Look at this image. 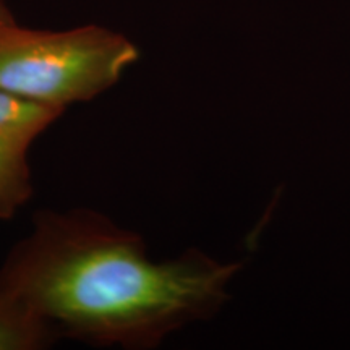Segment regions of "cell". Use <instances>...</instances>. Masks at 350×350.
Instances as JSON below:
<instances>
[{
  "label": "cell",
  "instance_id": "1",
  "mask_svg": "<svg viewBox=\"0 0 350 350\" xmlns=\"http://www.w3.org/2000/svg\"><path fill=\"white\" fill-rule=\"evenodd\" d=\"M242 266L200 250L169 260L103 214H41L0 268V292L49 329L90 344L151 349L208 319Z\"/></svg>",
  "mask_w": 350,
  "mask_h": 350
},
{
  "label": "cell",
  "instance_id": "2",
  "mask_svg": "<svg viewBox=\"0 0 350 350\" xmlns=\"http://www.w3.org/2000/svg\"><path fill=\"white\" fill-rule=\"evenodd\" d=\"M138 59L137 44L100 25L0 29V88L62 111L106 93Z\"/></svg>",
  "mask_w": 350,
  "mask_h": 350
},
{
  "label": "cell",
  "instance_id": "4",
  "mask_svg": "<svg viewBox=\"0 0 350 350\" xmlns=\"http://www.w3.org/2000/svg\"><path fill=\"white\" fill-rule=\"evenodd\" d=\"M54 336L38 317L0 292V350H36Z\"/></svg>",
  "mask_w": 350,
  "mask_h": 350
},
{
  "label": "cell",
  "instance_id": "5",
  "mask_svg": "<svg viewBox=\"0 0 350 350\" xmlns=\"http://www.w3.org/2000/svg\"><path fill=\"white\" fill-rule=\"evenodd\" d=\"M12 21H15V18H13L10 8L5 5L3 0H0V29H2L5 25L12 23Z\"/></svg>",
  "mask_w": 350,
  "mask_h": 350
},
{
  "label": "cell",
  "instance_id": "3",
  "mask_svg": "<svg viewBox=\"0 0 350 350\" xmlns=\"http://www.w3.org/2000/svg\"><path fill=\"white\" fill-rule=\"evenodd\" d=\"M62 112L0 88V217L13 216L31 196L29 150Z\"/></svg>",
  "mask_w": 350,
  "mask_h": 350
}]
</instances>
